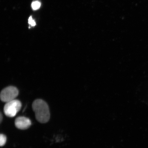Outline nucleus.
Masks as SVG:
<instances>
[{
	"instance_id": "obj_1",
	"label": "nucleus",
	"mask_w": 148,
	"mask_h": 148,
	"mask_svg": "<svg viewBox=\"0 0 148 148\" xmlns=\"http://www.w3.org/2000/svg\"><path fill=\"white\" fill-rule=\"evenodd\" d=\"M32 107L38 122L46 123L49 121L50 116L49 107L45 101L42 99H36L33 102Z\"/></svg>"
},
{
	"instance_id": "obj_2",
	"label": "nucleus",
	"mask_w": 148,
	"mask_h": 148,
	"mask_svg": "<svg viewBox=\"0 0 148 148\" xmlns=\"http://www.w3.org/2000/svg\"><path fill=\"white\" fill-rule=\"evenodd\" d=\"M21 106V103L20 101L14 99L5 103L3 111L5 115L8 117H13L20 110Z\"/></svg>"
},
{
	"instance_id": "obj_3",
	"label": "nucleus",
	"mask_w": 148,
	"mask_h": 148,
	"mask_svg": "<svg viewBox=\"0 0 148 148\" xmlns=\"http://www.w3.org/2000/svg\"><path fill=\"white\" fill-rule=\"evenodd\" d=\"M18 94L17 88L14 86H10L2 90L0 97L2 101L6 103L15 99Z\"/></svg>"
},
{
	"instance_id": "obj_4",
	"label": "nucleus",
	"mask_w": 148,
	"mask_h": 148,
	"mask_svg": "<svg viewBox=\"0 0 148 148\" xmlns=\"http://www.w3.org/2000/svg\"><path fill=\"white\" fill-rule=\"evenodd\" d=\"M15 125L18 129L25 130L29 128L31 125V122L28 118L25 116H19L15 120Z\"/></svg>"
},
{
	"instance_id": "obj_5",
	"label": "nucleus",
	"mask_w": 148,
	"mask_h": 148,
	"mask_svg": "<svg viewBox=\"0 0 148 148\" xmlns=\"http://www.w3.org/2000/svg\"><path fill=\"white\" fill-rule=\"evenodd\" d=\"M40 5L41 3L38 1H33L31 5L32 8L34 10H37L39 9Z\"/></svg>"
},
{
	"instance_id": "obj_6",
	"label": "nucleus",
	"mask_w": 148,
	"mask_h": 148,
	"mask_svg": "<svg viewBox=\"0 0 148 148\" xmlns=\"http://www.w3.org/2000/svg\"><path fill=\"white\" fill-rule=\"evenodd\" d=\"M7 140L6 137L5 135L1 134L0 135V146L3 147L6 143Z\"/></svg>"
},
{
	"instance_id": "obj_7",
	"label": "nucleus",
	"mask_w": 148,
	"mask_h": 148,
	"mask_svg": "<svg viewBox=\"0 0 148 148\" xmlns=\"http://www.w3.org/2000/svg\"><path fill=\"white\" fill-rule=\"evenodd\" d=\"M29 23L32 26H34L36 25V22L33 19L32 16H31L29 18Z\"/></svg>"
},
{
	"instance_id": "obj_8",
	"label": "nucleus",
	"mask_w": 148,
	"mask_h": 148,
	"mask_svg": "<svg viewBox=\"0 0 148 148\" xmlns=\"http://www.w3.org/2000/svg\"><path fill=\"white\" fill-rule=\"evenodd\" d=\"M2 120H3V116H2V115L1 113V114H0V122H1V123L2 121Z\"/></svg>"
}]
</instances>
